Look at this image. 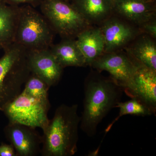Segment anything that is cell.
Instances as JSON below:
<instances>
[{"mask_svg": "<svg viewBox=\"0 0 156 156\" xmlns=\"http://www.w3.org/2000/svg\"><path fill=\"white\" fill-rule=\"evenodd\" d=\"M90 66L98 71H105L110 78L129 96L133 89L136 61L130 55L116 52L105 53L91 64Z\"/></svg>", "mask_w": 156, "mask_h": 156, "instance_id": "cell-7", "label": "cell"}, {"mask_svg": "<svg viewBox=\"0 0 156 156\" xmlns=\"http://www.w3.org/2000/svg\"><path fill=\"white\" fill-rule=\"evenodd\" d=\"M50 108L40 101L21 92L6 105L2 112L9 122L43 129L49 121L48 112Z\"/></svg>", "mask_w": 156, "mask_h": 156, "instance_id": "cell-6", "label": "cell"}, {"mask_svg": "<svg viewBox=\"0 0 156 156\" xmlns=\"http://www.w3.org/2000/svg\"><path fill=\"white\" fill-rule=\"evenodd\" d=\"M75 7L90 23L103 22L113 13V0H72Z\"/></svg>", "mask_w": 156, "mask_h": 156, "instance_id": "cell-14", "label": "cell"}, {"mask_svg": "<svg viewBox=\"0 0 156 156\" xmlns=\"http://www.w3.org/2000/svg\"><path fill=\"white\" fill-rule=\"evenodd\" d=\"M11 5L20 6L21 5H29L36 7L40 5L43 0H3Z\"/></svg>", "mask_w": 156, "mask_h": 156, "instance_id": "cell-21", "label": "cell"}, {"mask_svg": "<svg viewBox=\"0 0 156 156\" xmlns=\"http://www.w3.org/2000/svg\"><path fill=\"white\" fill-rule=\"evenodd\" d=\"M76 37V42L87 66H90L105 53V42L100 27H89L78 34Z\"/></svg>", "mask_w": 156, "mask_h": 156, "instance_id": "cell-13", "label": "cell"}, {"mask_svg": "<svg viewBox=\"0 0 156 156\" xmlns=\"http://www.w3.org/2000/svg\"><path fill=\"white\" fill-rule=\"evenodd\" d=\"M83 109L80 127L87 136L93 137L98 126L112 109L120 102L123 89L110 77L91 74L84 84Z\"/></svg>", "mask_w": 156, "mask_h": 156, "instance_id": "cell-1", "label": "cell"}, {"mask_svg": "<svg viewBox=\"0 0 156 156\" xmlns=\"http://www.w3.org/2000/svg\"><path fill=\"white\" fill-rule=\"evenodd\" d=\"M41 13L55 33L66 39L76 37L90 24L71 3L61 0H43Z\"/></svg>", "mask_w": 156, "mask_h": 156, "instance_id": "cell-5", "label": "cell"}, {"mask_svg": "<svg viewBox=\"0 0 156 156\" xmlns=\"http://www.w3.org/2000/svg\"><path fill=\"white\" fill-rule=\"evenodd\" d=\"M50 50L63 68L69 66H87L85 58L76 40L66 39L56 44H52Z\"/></svg>", "mask_w": 156, "mask_h": 156, "instance_id": "cell-15", "label": "cell"}, {"mask_svg": "<svg viewBox=\"0 0 156 156\" xmlns=\"http://www.w3.org/2000/svg\"><path fill=\"white\" fill-rule=\"evenodd\" d=\"M6 139L14 147L17 156H36L41 154L42 136L36 128L9 122L4 128Z\"/></svg>", "mask_w": 156, "mask_h": 156, "instance_id": "cell-8", "label": "cell"}, {"mask_svg": "<svg viewBox=\"0 0 156 156\" xmlns=\"http://www.w3.org/2000/svg\"><path fill=\"white\" fill-rule=\"evenodd\" d=\"M145 1H147V2H155V0H145Z\"/></svg>", "mask_w": 156, "mask_h": 156, "instance_id": "cell-23", "label": "cell"}, {"mask_svg": "<svg viewBox=\"0 0 156 156\" xmlns=\"http://www.w3.org/2000/svg\"><path fill=\"white\" fill-rule=\"evenodd\" d=\"M140 26L141 32L146 34L152 38L156 39V21L154 20V17L144 23Z\"/></svg>", "mask_w": 156, "mask_h": 156, "instance_id": "cell-20", "label": "cell"}, {"mask_svg": "<svg viewBox=\"0 0 156 156\" xmlns=\"http://www.w3.org/2000/svg\"><path fill=\"white\" fill-rule=\"evenodd\" d=\"M100 28L105 42V53L118 51L134 40L140 32L116 17L105 20Z\"/></svg>", "mask_w": 156, "mask_h": 156, "instance_id": "cell-11", "label": "cell"}, {"mask_svg": "<svg viewBox=\"0 0 156 156\" xmlns=\"http://www.w3.org/2000/svg\"><path fill=\"white\" fill-rule=\"evenodd\" d=\"M0 156H17L14 147L11 144H0Z\"/></svg>", "mask_w": 156, "mask_h": 156, "instance_id": "cell-22", "label": "cell"}, {"mask_svg": "<svg viewBox=\"0 0 156 156\" xmlns=\"http://www.w3.org/2000/svg\"><path fill=\"white\" fill-rule=\"evenodd\" d=\"M27 60L31 73L36 75L50 87L58 83L63 68L48 49L27 50Z\"/></svg>", "mask_w": 156, "mask_h": 156, "instance_id": "cell-9", "label": "cell"}, {"mask_svg": "<svg viewBox=\"0 0 156 156\" xmlns=\"http://www.w3.org/2000/svg\"><path fill=\"white\" fill-rule=\"evenodd\" d=\"M61 1H66V2H68L69 0H61Z\"/></svg>", "mask_w": 156, "mask_h": 156, "instance_id": "cell-24", "label": "cell"}, {"mask_svg": "<svg viewBox=\"0 0 156 156\" xmlns=\"http://www.w3.org/2000/svg\"><path fill=\"white\" fill-rule=\"evenodd\" d=\"M0 58V111L22 91L31 71L27 50L16 43L4 49Z\"/></svg>", "mask_w": 156, "mask_h": 156, "instance_id": "cell-3", "label": "cell"}, {"mask_svg": "<svg viewBox=\"0 0 156 156\" xmlns=\"http://www.w3.org/2000/svg\"><path fill=\"white\" fill-rule=\"evenodd\" d=\"M18 7L0 0V49L4 50L14 43Z\"/></svg>", "mask_w": 156, "mask_h": 156, "instance_id": "cell-16", "label": "cell"}, {"mask_svg": "<svg viewBox=\"0 0 156 156\" xmlns=\"http://www.w3.org/2000/svg\"><path fill=\"white\" fill-rule=\"evenodd\" d=\"M113 13L139 26L154 17L155 2L145 0H113Z\"/></svg>", "mask_w": 156, "mask_h": 156, "instance_id": "cell-12", "label": "cell"}, {"mask_svg": "<svg viewBox=\"0 0 156 156\" xmlns=\"http://www.w3.org/2000/svg\"><path fill=\"white\" fill-rule=\"evenodd\" d=\"M115 108L119 109V115L108 126L105 132L109 131L113 124L123 116L130 115L145 116L153 115L147 107L136 98H131V100L126 102L120 101Z\"/></svg>", "mask_w": 156, "mask_h": 156, "instance_id": "cell-19", "label": "cell"}, {"mask_svg": "<svg viewBox=\"0 0 156 156\" xmlns=\"http://www.w3.org/2000/svg\"><path fill=\"white\" fill-rule=\"evenodd\" d=\"M55 32L44 15L29 5L19 6L14 43L27 50L48 49Z\"/></svg>", "mask_w": 156, "mask_h": 156, "instance_id": "cell-4", "label": "cell"}, {"mask_svg": "<svg viewBox=\"0 0 156 156\" xmlns=\"http://www.w3.org/2000/svg\"><path fill=\"white\" fill-rule=\"evenodd\" d=\"M77 104H62L42 129L43 156H72L77 152L80 117Z\"/></svg>", "mask_w": 156, "mask_h": 156, "instance_id": "cell-2", "label": "cell"}, {"mask_svg": "<svg viewBox=\"0 0 156 156\" xmlns=\"http://www.w3.org/2000/svg\"><path fill=\"white\" fill-rule=\"evenodd\" d=\"M136 61L134 85L129 97L139 100L154 114L156 112V71Z\"/></svg>", "mask_w": 156, "mask_h": 156, "instance_id": "cell-10", "label": "cell"}, {"mask_svg": "<svg viewBox=\"0 0 156 156\" xmlns=\"http://www.w3.org/2000/svg\"><path fill=\"white\" fill-rule=\"evenodd\" d=\"M23 87L22 92L34 98L50 107L48 91L50 87L44 81L36 75L31 73Z\"/></svg>", "mask_w": 156, "mask_h": 156, "instance_id": "cell-18", "label": "cell"}, {"mask_svg": "<svg viewBox=\"0 0 156 156\" xmlns=\"http://www.w3.org/2000/svg\"><path fill=\"white\" fill-rule=\"evenodd\" d=\"M150 37H141L128 50V54L140 63L156 71V46Z\"/></svg>", "mask_w": 156, "mask_h": 156, "instance_id": "cell-17", "label": "cell"}]
</instances>
